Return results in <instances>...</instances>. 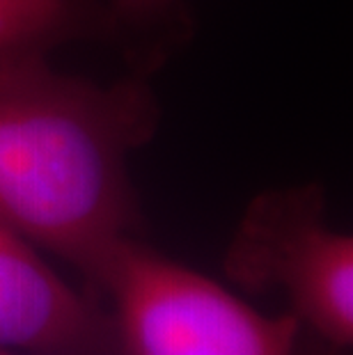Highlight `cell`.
<instances>
[{"mask_svg":"<svg viewBox=\"0 0 353 355\" xmlns=\"http://www.w3.org/2000/svg\"><path fill=\"white\" fill-rule=\"evenodd\" d=\"M161 122L149 78L101 85L42 53L0 55V218L87 286L119 241L147 236L129 161Z\"/></svg>","mask_w":353,"mask_h":355,"instance_id":"cell-1","label":"cell"},{"mask_svg":"<svg viewBox=\"0 0 353 355\" xmlns=\"http://www.w3.org/2000/svg\"><path fill=\"white\" fill-rule=\"evenodd\" d=\"M85 289L106 303L122 355H351L291 312L255 309L147 236L119 241Z\"/></svg>","mask_w":353,"mask_h":355,"instance_id":"cell-2","label":"cell"},{"mask_svg":"<svg viewBox=\"0 0 353 355\" xmlns=\"http://www.w3.org/2000/svg\"><path fill=\"white\" fill-rule=\"evenodd\" d=\"M321 181L266 188L246 204L223 275L252 296L280 291L314 335L353 349V239L330 227Z\"/></svg>","mask_w":353,"mask_h":355,"instance_id":"cell-3","label":"cell"},{"mask_svg":"<svg viewBox=\"0 0 353 355\" xmlns=\"http://www.w3.org/2000/svg\"><path fill=\"white\" fill-rule=\"evenodd\" d=\"M0 351L122 355L106 303L74 286L33 241L0 218Z\"/></svg>","mask_w":353,"mask_h":355,"instance_id":"cell-4","label":"cell"},{"mask_svg":"<svg viewBox=\"0 0 353 355\" xmlns=\"http://www.w3.org/2000/svg\"><path fill=\"white\" fill-rule=\"evenodd\" d=\"M106 46L126 73L152 80L191 46L198 19L189 0H103Z\"/></svg>","mask_w":353,"mask_h":355,"instance_id":"cell-5","label":"cell"},{"mask_svg":"<svg viewBox=\"0 0 353 355\" xmlns=\"http://www.w3.org/2000/svg\"><path fill=\"white\" fill-rule=\"evenodd\" d=\"M78 42L106 44L103 0H0V55H51Z\"/></svg>","mask_w":353,"mask_h":355,"instance_id":"cell-6","label":"cell"},{"mask_svg":"<svg viewBox=\"0 0 353 355\" xmlns=\"http://www.w3.org/2000/svg\"><path fill=\"white\" fill-rule=\"evenodd\" d=\"M0 355H14V353H5V351H0Z\"/></svg>","mask_w":353,"mask_h":355,"instance_id":"cell-7","label":"cell"}]
</instances>
